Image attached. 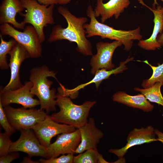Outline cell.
<instances>
[{
	"mask_svg": "<svg viewBox=\"0 0 163 163\" xmlns=\"http://www.w3.org/2000/svg\"><path fill=\"white\" fill-rule=\"evenodd\" d=\"M59 13L66 19L67 26L62 27L60 25L54 26L47 41L52 42L65 40L75 43L77 50L86 56L92 55V46L86 38L84 25L88 21L85 17L78 18L73 15L68 9L62 6L58 8Z\"/></svg>",
	"mask_w": 163,
	"mask_h": 163,
	"instance_id": "obj_1",
	"label": "cell"
},
{
	"mask_svg": "<svg viewBox=\"0 0 163 163\" xmlns=\"http://www.w3.org/2000/svg\"><path fill=\"white\" fill-rule=\"evenodd\" d=\"M86 13L90 18L89 23L85 24L84 25L87 37L99 36L102 39L108 38L119 41L124 45V50L127 51L131 48L133 40H140L142 38L139 26L133 30H117L99 22L95 16L94 10L91 5L88 6Z\"/></svg>",
	"mask_w": 163,
	"mask_h": 163,
	"instance_id": "obj_2",
	"label": "cell"
},
{
	"mask_svg": "<svg viewBox=\"0 0 163 163\" xmlns=\"http://www.w3.org/2000/svg\"><path fill=\"white\" fill-rule=\"evenodd\" d=\"M56 73L45 65L33 67L30 71L29 80L33 84L31 92L38 98L40 109L47 113L56 110V90L51 89L53 82L48 78L52 77L57 80Z\"/></svg>",
	"mask_w": 163,
	"mask_h": 163,
	"instance_id": "obj_3",
	"label": "cell"
},
{
	"mask_svg": "<svg viewBox=\"0 0 163 163\" xmlns=\"http://www.w3.org/2000/svg\"><path fill=\"white\" fill-rule=\"evenodd\" d=\"M96 103L95 101H88L81 105H76L69 97L58 92L56 94V105L60 110L58 112L53 114L51 117L57 122L79 129L87 122L90 111Z\"/></svg>",
	"mask_w": 163,
	"mask_h": 163,
	"instance_id": "obj_4",
	"label": "cell"
},
{
	"mask_svg": "<svg viewBox=\"0 0 163 163\" xmlns=\"http://www.w3.org/2000/svg\"><path fill=\"white\" fill-rule=\"evenodd\" d=\"M20 1L26 9L25 14H20L24 17L22 22L25 24H30L34 27L42 43L45 40L44 28L48 24L55 23L53 17L54 5L41 4L37 0Z\"/></svg>",
	"mask_w": 163,
	"mask_h": 163,
	"instance_id": "obj_5",
	"label": "cell"
},
{
	"mask_svg": "<svg viewBox=\"0 0 163 163\" xmlns=\"http://www.w3.org/2000/svg\"><path fill=\"white\" fill-rule=\"evenodd\" d=\"M0 34L11 37L21 45L28 53L30 58H36L42 55V46L37 32L32 25H28L23 31H19L9 24H1Z\"/></svg>",
	"mask_w": 163,
	"mask_h": 163,
	"instance_id": "obj_6",
	"label": "cell"
},
{
	"mask_svg": "<svg viewBox=\"0 0 163 163\" xmlns=\"http://www.w3.org/2000/svg\"><path fill=\"white\" fill-rule=\"evenodd\" d=\"M11 125L16 130L33 129L40 122L44 120L48 113L40 109L24 107L14 108L9 105L3 107Z\"/></svg>",
	"mask_w": 163,
	"mask_h": 163,
	"instance_id": "obj_7",
	"label": "cell"
},
{
	"mask_svg": "<svg viewBox=\"0 0 163 163\" xmlns=\"http://www.w3.org/2000/svg\"><path fill=\"white\" fill-rule=\"evenodd\" d=\"M20 131L19 138L12 142L9 152H22L27 154L30 158L37 156L46 159L50 158L47 148L41 144L32 129H23Z\"/></svg>",
	"mask_w": 163,
	"mask_h": 163,
	"instance_id": "obj_8",
	"label": "cell"
},
{
	"mask_svg": "<svg viewBox=\"0 0 163 163\" xmlns=\"http://www.w3.org/2000/svg\"><path fill=\"white\" fill-rule=\"evenodd\" d=\"M76 129L72 126L55 121L48 115L32 129L41 144L46 148L50 144L51 139L53 137L62 133L72 132Z\"/></svg>",
	"mask_w": 163,
	"mask_h": 163,
	"instance_id": "obj_9",
	"label": "cell"
},
{
	"mask_svg": "<svg viewBox=\"0 0 163 163\" xmlns=\"http://www.w3.org/2000/svg\"><path fill=\"white\" fill-rule=\"evenodd\" d=\"M9 54L10 56L8 64L10 69V78L8 83L5 86L0 88V94L18 89L23 85L20 80V69L23 61L26 59L30 58L26 49L17 42Z\"/></svg>",
	"mask_w": 163,
	"mask_h": 163,
	"instance_id": "obj_10",
	"label": "cell"
},
{
	"mask_svg": "<svg viewBox=\"0 0 163 163\" xmlns=\"http://www.w3.org/2000/svg\"><path fill=\"white\" fill-rule=\"evenodd\" d=\"M33 84L26 82L20 88L0 94V103L4 107L11 104L21 105L26 108H32L40 105L38 100L34 98L30 91Z\"/></svg>",
	"mask_w": 163,
	"mask_h": 163,
	"instance_id": "obj_11",
	"label": "cell"
},
{
	"mask_svg": "<svg viewBox=\"0 0 163 163\" xmlns=\"http://www.w3.org/2000/svg\"><path fill=\"white\" fill-rule=\"evenodd\" d=\"M56 141L47 148L50 158H55L60 155L75 154V151L81 141L79 129L58 135Z\"/></svg>",
	"mask_w": 163,
	"mask_h": 163,
	"instance_id": "obj_12",
	"label": "cell"
},
{
	"mask_svg": "<svg viewBox=\"0 0 163 163\" xmlns=\"http://www.w3.org/2000/svg\"><path fill=\"white\" fill-rule=\"evenodd\" d=\"M122 45L120 42L117 40L111 43H97L96 44L97 53L91 60V74H95L97 71L100 69L107 70L114 69V65L112 61L113 53L116 49Z\"/></svg>",
	"mask_w": 163,
	"mask_h": 163,
	"instance_id": "obj_13",
	"label": "cell"
},
{
	"mask_svg": "<svg viewBox=\"0 0 163 163\" xmlns=\"http://www.w3.org/2000/svg\"><path fill=\"white\" fill-rule=\"evenodd\" d=\"M155 129L151 126L145 128H134L128 135L127 143L124 147L118 149H111L109 151L117 155L119 159H122L130 148L158 141L155 138Z\"/></svg>",
	"mask_w": 163,
	"mask_h": 163,
	"instance_id": "obj_14",
	"label": "cell"
},
{
	"mask_svg": "<svg viewBox=\"0 0 163 163\" xmlns=\"http://www.w3.org/2000/svg\"><path fill=\"white\" fill-rule=\"evenodd\" d=\"M80 133L81 141L75 153L79 154L91 149H97V144L104 136L102 132L96 126L94 119L92 117L78 129Z\"/></svg>",
	"mask_w": 163,
	"mask_h": 163,
	"instance_id": "obj_15",
	"label": "cell"
},
{
	"mask_svg": "<svg viewBox=\"0 0 163 163\" xmlns=\"http://www.w3.org/2000/svg\"><path fill=\"white\" fill-rule=\"evenodd\" d=\"M138 1L140 4L147 8L153 12L154 24L153 31L150 37L146 40H139L138 45L144 50H154L161 46L157 40V37L163 32V7L158 5L156 7L152 6V8H151L147 5L143 0Z\"/></svg>",
	"mask_w": 163,
	"mask_h": 163,
	"instance_id": "obj_16",
	"label": "cell"
},
{
	"mask_svg": "<svg viewBox=\"0 0 163 163\" xmlns=\"http://www.w3.org/2000/svg\"><path fill=\"white\" fill-rule=\"evenodd\" d=\"M133 57H129L126 61L120 62L119 66L115 69L110 70H107L104 69H98L96 72L94 77L91 81L86 83L79 85L73 89L66 88L62 85L60 86L61 92L63 94L73 99L77 96L78 91L91 83H94L97 89L102 81L108 78L111 75L121 73L127 69L128 68L126 64L133 60Z\"/></svg>",
	"mask_w": 163,
	"mask_h": 163,
	"instance_id": "obj_17",
	"label": "cell"
},
{
	"mask_svg": "<svg viewBox=\"0 0 163 163\" xmlns=\"http://www.w3.org/2000/svg\"><path fill=\"white\" fill-rule=\"evenodd\" d=\"M103 1L97 0L94 9L95 16L97 18L101 16V21L103 23L113 16L118 19L130 4L129 0H110L106 3Z\"/></svg>",
	"mask_w": 163,
	"mask_h": 163,
	"instance_id": "obj_18",
	"label": "cell"
},
{
	"mask_svg": "<svg viewBox=\"0 0 163 163\" xmlns=\"http://www.w3.org/2000/svg\"><path fill=\"white\" fill-rule=\"evenodd\" d=\"M24 9L20 0H3L0 5V24H10L15 28L24 29L25 24L18 22L16 17Z\"/></svg>",
	"mask_w": 163,
	"mask_h": 163,
	"instance_id": "obj_19",
	"label": "cell"
},
{
	"mask_svg": "<svg viewBox=\"0 0 163 163\" xmlns=\"http://www.w3.org/2000/svg\"><path fill=\"white\" fill-rule=\"evenodd\" d=\"M113 100L130 107L140 109L145 112L150 111L154 107L142 93L132 96L125 92L119 91L113 95Z\"/></svg>",
	"mask_w": 163,
	"mask_h": 163,
	"instance_id": "obj_20",
	"label": "cell"
},
{
	"mask_svg": "<svg viewBox=\"0 0 163 163\" xmlns=\"http://www.w3.org/2000/svg\"><path fill=\"white\" fill-rule=\"evenodd\" d=\"M162 85L161 82H157L149 88L144 89L136 88L134 89L143 94L149 101L155 103L163 107V97L161 91Z\"/></svg>",
	"mask_w": 163,
	"mask_h": 163,
	"instance_id": "obj_21",
	"label": "cell"
},
{
	"mask_svg": "<svg viewBox=\"0 0 163 163\" xmlns=\"http://www.w3.org/2000/svg\"><path fill=\"white\" fill-rule=\"evenodd\" d=\"M0 68L2 70H6L9 68L7 62V55L9 54L17 42L13 38L6 41L0 34Z\"/></svg>",
	"mask_w": 163,
	"mask_h": 163,
	"instance_id": "obj_22",
	"label": "cell"
},
{
	"mask_svg": "<svg viewBox=\"0 0 163 163\" xmlns=\"http://www.w3.org/2000/svg\"><path fill=\"white\" fill-rule=\"evenodd\" d=\"M142 62L150 66L153 71L151 76L149 79L144 80L142 82V87L144 88H149L157 82H161L163 85V63L156 66H152L147 60Z\"/></svg>",
	"mask_w": 163,
	"mask_h": 163,
	"instance_id": "obj_23",
	"label": "cell"
},
{
	"mask_svg": "<svg viewBox=\"0 0 163 163\" xmlns=\"http://www.w3.org/2000/svg\"><path fill=\"white\" fill-rule=\"evenodd\" d=\"M74 156L73 163H98L100 153L97 149H91Z\"/></svg>",
	"mask_w": 163,
	"mask_h": 163,
	"instance_id": "obj_24",
	"label": "cell"
},
{
	"mask_svg": "<svg viewBox=\"0 0 163 163\" xmlns=\"http://www.w3.org/2000/svg\"><path fill=\"white\" fill-rule=\"evenodd\" d=\"M0 124L5 132L10 136L15 133L16 130L10 123L3 107L0 103Z\"/></svg>",
	"mask_w": 163,
	"mask_h": 163,
	"instance_id": "obj_25",
	"label": "cell"
},
{
	"mask_svg": "<svg viewBox=\"0 0 163 163\" xmlns=\"http://www.w3.org/2000/svg\"><path fill=\"white\" fill-rule=\"evenodd\" d=\"M10 136L6 132L0 133V157L8 153L12 144Z\"/></svg>",
	"mask_w": 163,
	"mask_h": 163,
	"instance_id": "obj_26",
	"label": "cell"
},
{
	"mask_svg": "<svg viewBox=\"0 0 163 163\" xmlns=\"http://www.w3.org/2000/svg\"><path fill=\"white\" fill-rule=\"evenodd\" d=\"M74 157L73 154H64L59 157L45 159L41 158L39 161L41 163H73Z\"/></svg>",
	"mask_w": 163,
	"mask_h": 163,
	"instance_id": "obj_27",
	"label": "cell"
},
{
	"mask_svg": "<svg viewBox=\"0 0 163 163\" xmlns=\"http://www.w3.org/2000/svg\"><path fill=\"white\" fill-rule=\"evenodd\" d=\"M17 152H9L5 155L0 157V163H10L20 157V155Z\"/></svg>",
	"mask_w": 163,
	"mask_h": 163,
	"instance_id": "obj_28",
	"label": "cell"
},
{
	"mask_svg": "<svg viewBox=\"0 0 163 163\" xmlns=\"http://www.w3.org/2000/svg\"><path fill=\"white\" fill-rule=\"evenodd\" d=\"M40 3L43 5H50L58 4L57 0H37Z\"/></svg>",
	"mask_w": 163,
	"mask_h": 163,
	"instance_id": "obj_29",
	"label": "cell"
},
{
	"mask_svg": "<svg viewBox=\"0 0 163 163\" xmlns=\"http://www.w3.org/2000/svg\"><path fill=\"white\" fill-rule=\"evenodd\" d=\"M155 133L157 136L158 140L161 142L163 144V133L157 129L155 130Z\"/></svg>",
	"mask_w": 163,
	"mask_h": 163,
	"instance_id": "obj_30",
	"label": "cell"
},
{
	"mask_svg": "<svg viewBox=\"0 0 163 163\" xmlns=\"http://www.w3.org/2000/svg\"><path fill=\"white\" fill-rule=\"evenodd\" d=\"M22 163H40L39 161H34L31 159V158L25 157L23 158Z\"/></svg>",
	"mask_w": 163,
	"mask_h": 163,
	"instance_id": "obj_31",
	"label": "cell"
},
{
	"mask_svg": "<svg viewBox=\"0 0 163 163\" xmlns=\"http://www.w3.org/2000/svg\"><path fill=\"white\" fill-rule=\"evenodd\" d=\"M157 40L161 46H163V32L158 36Z\"/></svg>",
	"mask_w": 163,
	"mask_h": 163,
	"instance_id": "obj_32",
	"label": "cell"
},
{
	"mask_svg": "<svg viewBox=\"0 0 163 163\" xmlns=\"http://www.w3.org/2000/svg\"><path fill=\"white\" fill-rule=\"evenodd\" d=\"M72 0H57L58 3L60 5H66L69 3Z\"/></svg>",
	"mask_w": 163,
	"mask_h": 163,
	"instance_id": "obj_33",
	"label": "cell"
},
{
	"mask_svg": "<svg viewBox=\"0 0 163 163\" xmlns=\"http://www.w3.org/2000/svg\"><path fill=\"white\" fill-rule=\"evenodd\" d=\"M163 2V0H160ZM157 0H154V2L152 4V6H155L156 5H158V3L157 1Z\"/></svg>",
	"mask_w": 163,
	"mask_h": 163,
	"instance_id": "obj_34",
	"label": "cell"
}]
</instances>
